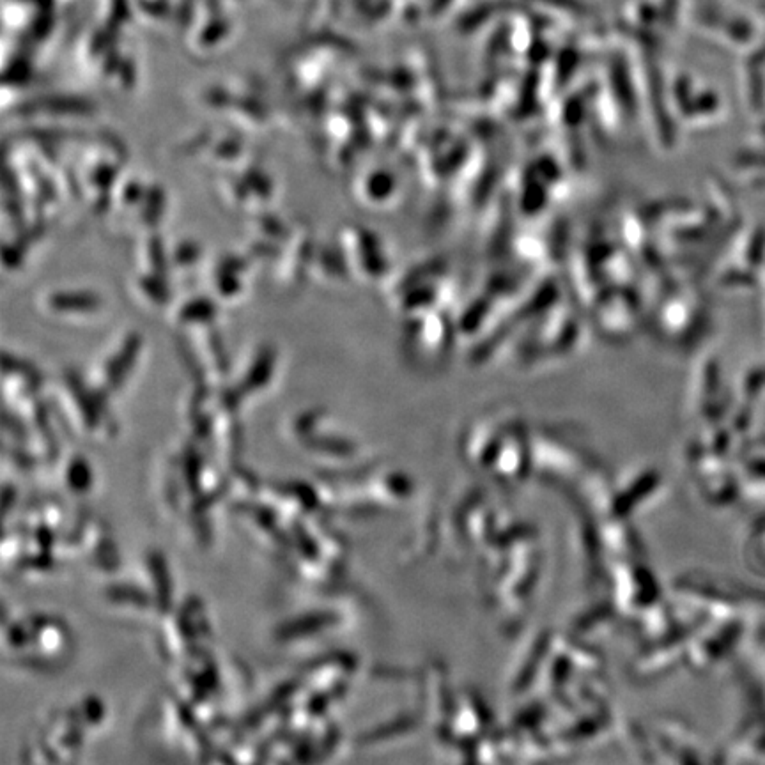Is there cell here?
I'll use <instances>...</instances> for the list:
<instances>
[{
  "label": "cell",
  "mask_w": 765,
  "mask_h": 765,
  "mask_svg": "<svg viewBox=\"0 0 765 765\" xmlns=\"http://www.w3.org/2000/svg\"><path fill=\"white\" fill-rule=\"evenodd\" d=\"M144 201H146L147 213H144L142 218H144V222H146V224H153V222H156L158 218L162 217V190H151V192H147L146 197H144Z\"/></svg>",
  "instance_id": "cell-6"
},
{
  "label": "cell",
  "mask_w": 765,
  "mask_h": 765,
  "mask_svg": "<svg viewBox=\"0 0 765 765\" xmlns=\"http://www.w3.org/2000/svg\"><path fill=\"white\" fill-rule=\"evenodd\" d=\"M261 229H263L270 238H273V240H277V238H282V236H284V225L280 224L277 218H261Z\"/></svg>",
  "instance_id": "cell-8"
},
{
  "label": "cell",
  "mask_w": 765,
  "mask_h": 765,
  "mask_svg": "<svg viewBox=\"0 0 765 765\" xmlns=\"http://www.w3.org/2000/svg\"><path fill=\"white\" fill-rule=\"evenodd\" d=\"M101 307V300L93 293H55L48 298V309L59 314H89Z\"/></svg>",
  "instance_id": "cell-2"
},
{
  "label": "cell",
  "mask_w": 765,
  "mask_h": 765,
  "mask_svg": "<svg viewBox=\"0 0 765 765\" xmlns=\"http://www.w3.org/2000/svg\"><path fill=\"white\" fill-rule=\"evenodd\" d=\"M215 303L206 298H199L194 302H188L179 309V321L186 325H209L215 321Z\"/></svg>",
  "instance_id": "cell-4"
},
{
  "label": "cell",
  "mask_w": 765,
  "mask_h": 765,
  "mask_svg": "<svg viewBox=\"0 0 765 765\" xmlns=\"http://www.w3.org/2000/svg\"><path fill=\"white\" fill-rule=\"evenodd\" d=\"M140 293L147 296L153 305H165L169 302V291L163 286L162 275H144L139 279Z\"/></svg>",
  "instance_id": "cell-5"
},
{
  "label": "cell",
  "mask_w": 765,
  "mask_h": 765,
  "mask_svg": "<svg viewBox=\"0 0 765 765\" xmlns=\"http://www.w3.org/2000/svg\"><path fill=\"white\" fill-rule=\"evenodd\" d=\"M199 257V247L197 245H194V243H183V245H179L178 248H176V252H174V263L179 264V266H185V264H192L194 263L195 259Z\"/></svg>",
  "instance_id": "cell-7"
},
{
  "label": "cell",
  "mask_w": 765,
  "mask_h": 765,
  "mask_svg": "<svg viewBox=\"0 0 765 765\" xmlns=\"http://www.w3.org/2000/svg\"><path fill=\"white\" fill-rule=\"evenodd\" d=\"M140 339L137 335H130L124 340L123 346L117 351L116 355L110 356L109 360L103 365L101 372V388L105 390H117L123 385V379L126 374L132 371L133 362L137 358Z\"/></svg>",
  "instance_id": "cell-1"
},
{
  "label": "cell",
  "mask_w": 765,
  "mask_h": 765,
  "mask_svg": "<svg viewBox=\"0 0 765 765\" xmlns=\"http://www.w3.org/2000/svg\"><path fill=\"white\" fill-rule=\"evenodd\" d=\"M273 365H275V353L271 349L259 351L254 364L250 365V371L243 379L241 390L247 394V392H254V390H259L264 385H268L271 374H273Z\"/></svg>",
  "instance_id": "cell-3"
}]
</instances>
